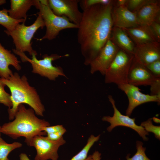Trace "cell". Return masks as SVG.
Returning a JSON list of instances; mask_svg holds the SVG:
<instances>
[{"mask_svg": "<svg viewBox=\"0 0 160 160\" xmlns=\"http://www.w3.org/2000/svg\"><path fill=\"white\" fill-rule=\"evenodd\" d=\"M153 120L155 122L157 123H159L160 122V119L155 117H153L152 118Z\"/></svg>", "mask_w": 160, "mask_h": 160, "instance_id": "cell-37", "label": "cell"}, {"mask_svg": "<svg viewBox=\"0 0 160 160\" xmlns=\"http://www.w3.org/2000/svg\"><path fill=\"white\" fill-rule=\"evenodd\" d=\"M35 113L32 108L27 109L23 104H20L13 121L1 126V133L15 139L24 137L25 142L36 135H46L43 129L49 126V123L44 119L39 118Z\"/></svg>", "mask_w": 160, "mask_h": 160, "instance_id": "cell-3", "label": "cell"}, {"mask_svg": "<svg viewBox=\"0 0 160 160\" xmlns=\"http://www.w3.org/2000/svg\"><path fill=\"white\" fill-rule=\"evenodd\" d=\"M152 30L156 36L158 41L160 40V24L156 22H154L150 26Z\"/></svg>", "mask_w": 160, "mask_h": 160, "instance_id": "cell-33", "label": "cell"}, {"mask_svg": "<svg viewBox=\"0 0 160 160\" xmlns=\"http://www.w3.org/2000/svg\"><path fill=\"white\" fill-rule=\"evenodd\" d=\"M114 2L95 5L83 10L77 39L86 65L90 64L110 39Z\"/></svg>", "mask_w": 160, "mask_h": 160, "instance_id": "cell-1", "label": "cell"}, {"mask_svg": "<svg viewBox=\"0 0 160 160\" xmlns=\"http://www.w3.org/2000/svg\"><path fill=\"white\" fill-rule=\"evenodd\" d=\"M22 146V144L19 142H15L12 143H8L0 136V159L7 158L12 151Z\"/></svg>", "mask_w": 160, "mask_h": 160, "instance_id": "cell-23", "label": "cell"}, {"mask_svg": "<svg viewBox=\"0 0 160 160\" xmlns=\"http://www.w3.org/2000/svg\"><path fill=\"white\" fill-rule=\"evenodd\" d=\"M160 12L159 1L151 0L135 13L140 25L150 26L155 22Z\"/></svg>", "mask_w": 160, "mask_h": 160, "instance_id": "cell-18", "label": "cell"}, {"mask_svg": "<svg viewBox=\"0 0 160 160\" xmlns=\"http://www.w3.org/2000/svg\"><path fill=\"white\" fill-rule=\"evenodd\" d=\"M0 79L9 88L11 93L12 106L8 109L9 120L14 119L18 106L23 103L30 106L36 114L43 116L44 106L36 89L30 85L25 75L20 77L18 73L15 72L7 79Z\"/></svg>", "mask_w": 160, "mask_h": 160, "instance_id": "cell-2", "label": "cell"}, {"mask_svg": "<svg viewBox=\"0 0 160 160\" xmlns=\"http://www.w3.org/2000/svg\"><path fill=\"white\" fill-rule=\"evenodd\" d=\"M12 50L15 54L20 57L23 62L30 63L32 68V72L33 73L39 74L51 80H55L59 76L66 77L62 68L60 66H53L52 62L61 57H68V54L63 55L57 54H52L49 55L45 54L43 56L42 59L38 60L36 57L37 53L33 54L31 59L24 52H19L14 49Z\"/></svg>", "mask_w": 160, "mask_h": 160, "instance_id": "cell-5", "label": "cell"}, {"mask_svg": "<svg viewBox=\"0 0 160 160\" xmlns=\"http://www.w3.org/2000/svg\"><path fill=\"white\" fill-rule=\"evenodd\" d=\"M38 16L34 22L31 25L26 26L25 22L17 24L12 31L4 32L12 38L16 51L21 52H28L32 55L37 53L32 47L31 41L35 33L39 28L42 29L45 24L40 15Z\"/></svg>", "mask_w": 160, "mask_h": 160, "instance_id": "cell-6", "label": "cell"}, {"mask_svg": "<svg viewBox=\"0 0 160 160\" xmlns=\"http://www.w3.org/2000/svg\"><path fill=\"white\" fill-rule=\"evenodd\" d=\"M143 143L140 141L136 142L137 152L132 157L127 156L126 160H151L145 153L146 148L143 146Z\"/></svg>", "mask_w": 160, "mask_h": 160, "instance_id": "cell-24", "label": "cell"}, {"mask_svg": "<svg viewBox=\"0 0 160 160\" xmlns=\"http://www.w3.org/2000/svg\"><path fill=\"white\" fill-rule=\"evenodd\" d=\"M152 74L156 78H160V59L145 65Z\"/></svg>", "mask_w": 160, "mask_h": 160, "instance_id": "cell-29", "label": "cell"}, {"mask_svg": "<svg viewBox=\"0 0 160 160\" xmlns=\"http://www.w3.org/2000/svg\"><path fill=\"white\" fill-rule=\"evenodd\" d=\"M113 1L111 0H80L79 4L83 10L87 8L98 4H108Z\"/></svg>", "mask_w": 160, "mask_h": 160, "instance_id": "cell-28", "label": "cell"}, {"mask_svg": "<svg viewBox=\"0 0 160 160\" xmlns=\"http://www.w3.org/2000/svg\"><path fill=\"white\" fill-rule=\"evenodd\" d=\"M6 2V1L5 0H0V5L5 4Z\"/></svg>", "mask_w": 160, "mask_h": 160, "instance_id": "cell-38", "label": "cell"}, {"mask_svg": "<svg viewBox=\"0 0 160 160\" xmlns=\"http://www.w3.org/2000/svg\"><path fill=\"white\" fill-rule=\"evenodd\" d=\"M133 57V55L119 49L104 75L105 83L117 85L127 83L128 74Z\"/></svg>", "mask_w": 160, "mask_h": 160, "instance_id": "cell-7", "label": "cell"}, {"mask_svg": "<svg viewBox=\"0 0 160 160\" xmlns=\"http://www.w3.org/2000/svg\"><path fill=\"white\" fill-rule=\"evenodd\" d=\"M66 132L65 129L56 132L51 133L47 134L48 138L52 140L56 141L59 140L63 137V135Z\"/></svg>", "mask_w": 160, "mask_h": 160, "instance_id": "cell-32", "label": "cell"}, {"mask_svg": "<svg viewBox=\"0 0 160 160\" xmlns=\"http://www.w3.org/2000/svg\"><path fill=\"white\" fill-rule=\"evenodd\" d=\"M35 7L39 10L37 14L40 15L46 27L45 35L38 40H52L56 38L62 30L78 28V25L71 22L66 17L55 14L48 6L47 0H37Z\"/></svg>", "mask_w": 160, "mask_h": 160, "instance_id": "cell-4", "label": "cell"}, {"mask_svg": "<svg viewBox=\"0 0 160 160\" xmlns=\"http://www.w3.org/2000/svg\"><path fill=\"white\" fill-rule=\"evenodd\" d=\"M133 56L136 61L145 66L160 59L159 42L136 45Z\"/></svg>", "mask_w": 160, "mask_h": 160, "instance_id": "cell-14", "label": "cell"}, {"mask_svg": "<svg viewBox=\"0 0 160 160\" xmlns=\"http://www.w3.org/2000/svg\"><path fill=\"white\" fill-rule=\"evenodd\" d=\"M123 29L127 33L136 45L159 42L150 26L140 25Z\"/></svg>", "mask_w": 160, "mask_h": 160, "instance_id": "cell-17", "label": "cell"}, {"mask_svg": "<svg viewBox=\"0 0 160 160\" xmlns=\"http://www.w3.org/2000/svg\"><path fill=\"white\" fill-rule=\"evenodd\" d=\"M5 85L0 79V103L11 108L12 103L11 99V95L7 93L4 89Z\"/></svg>", "mask_w": 160, "mask_h": 160, "instance_id": "cell-27", "label": "cell"}, {"mask_svg": "<svg viewBox=\"0 0 160 160\" xmlns=\"http://www.w3.org/2000/svg\"><path fill=\"white\" fill-rule=\"evenodd\" d=\"M118 86V88L127 95L129 101L128 107L126 110V115L131 116L134 109L137 106L148 102H157L160 103V95H153L142 93L136 86L128 83Z\"/></svg>", "mask_w": 160, "mask_h": 160, "instance_id": "cell-11", "label": "cell"}, {"mask_svg": "<svg viewBox=\"0 0 160 160\" xmlns=\"http://www.w3.org/2000/svg\"><path fill=\"white\" fill-rule=\"evenodd\" d=\"M110 39L119 49L133 55L136 45L123 29L113 27Z\"/></svg>", "mask_w": 160, "mask_h": 160, "instance_id": "cell-19", "label": "cell"}, {"mask_svg": "<svg viewBox=\"0 0 160 160\" xmlns=\"http://www.w3.org/2000/svg\"><path fill=\"white\" fill-rule=\"evenodd\" d=\"M101 154L99 152L96 151L92 155H90L87 157L85 160H100Z\"/></svg>", "mask_w": 160, "mask_h": 160, "instance_id": "cell-34", "label": "cell"}, {"mask_svg": "<svg viewBox=\"0 0 160 160\" xmlns=\"http://www.w3.org/2000/svg\"><path fill=\"white\" fill-rule=\"evenodd\" d=\"M20 62L13 54L5 48L0 43V77L7 79L12 74L9 66L12 65L17 71H20L21 67Z\"/></svg>", "mask_w": 160, "mask_h": 160, "instance_id": "cell-16", "label": "cell"}, {"mask_svg": "<svg viewBox=\"0 0 160 160\" xmlns=\"http://www.w3.org/2000/svg\"><path fill=\"white\" fill-rule=\"evenodd\" d=\"M127 0H118L114 1V6L117 7L126 6Z\"/></svg>", "mask_w": 160, "mask_h": 160, "instance_id": "cell-35", "label": "cell"}, {"mask_svg": "<svg viewBox=\"0 0 160 160\" xmlns=\"http://www.w3.org/2000/svg\"><path fill=\"white\" fill-rule=\"evenodd\" d=\"M25 142L28 145L35 148L36 154L35 160H57L59 148L66 141L63 137L59 140L53 141L47 137L37 135Z\"/></svg>", "mask_w": 160, "mask_h": 160, "instance_id": "cell-8", "label": "cell"}, {"mask_svg": "<svg viewBox=\"0 0 160 160\" xmlns=\"http://www.w3.org/2000/svg\"><path fill=\"white\" fill-rule=\"evenodd\" d=\"M109 101L111 103L114 111L112 116H105L102 118V120L109 122L110 125L107 128V130L111 132L115 127L118 126H123L132 129L136 131L145 141L148 138L146 136L148 133L141 126L137 125L135 123V119L131 118L129 116L122 114L117 108L115 101L111 95L108 96Z\"/></svg>", "mask_w": 160, "mask_h": 160, "instance_id": "cell-9", "label": "cell"}, {"mask_svg": "<svg viewBox=\"0 0 160 160\" xmlns=\"http://www.w3.org/2000/svg\"><path fill=\"white\" fill-rule=\"evenodd\" d=\"M119 49L110 39L108 40L89 65L91 73L99 71L104 76Z\"/></svg>", "mask_w": 160, "mask_h": 160, "instance_id": "cell-12", "label": "cell"}, {"mask_svg": "<svg viewBox=\"0 0 160 160\" xmlns=\"http://www.w3.org/2000/svg\"><path fill=\"white\" fill-rule=\"evenodd\" d=\"M65 128L62 125H57L53 126H47L44 128L43 131L45 132L47 135L48 134L57 132Z\"/></svg>", "mask_w": 160, "mask_h": 160, "instance_id": "cell-31", "label": "cell"}, {"mask_svg": "<svg viewBox=\"0 0 160 160\" xmlns=\"http://www.w3.org/2000/svg\"><path fill=\"white\" fill-rule=\"evenodd\" d=\"M79 0H48V5L53 13L59 16L66 17L71 23L78 25L82 13L79 9Z\"/></svg>", "mask_w": 160, "mask_h": 160, "instance_id": "cell-10", "label": "cell"}, {"mask_svg": "<svg viewBox=\"0 0 160 160\" xmlns=\"http://www.w3.org/2000/svg\"><path fill=\"white\" fill-rule=\"evenodd\" d=\"M1 126L0 125V136H1Z\"/></svg>", "mask_w": 160, "mask_h": 160, "instance_id": "cell-40", "label": "cell"}, {"mask_svg": "<svg viewBox=\"0 0 160 160\" xmlns=\"http://www.w3.org/2000/svg\"><path fill=\"white\" fill-rule=\"evenodd\" d=\"M112 16L113 27L124 29L140 25L136 13L130 11L126 6H113Z\"/></svg>", "mask_w": 160, "mask_h": 160, "instance_id": "cell-15", "label": "cell"}, {"mask_svg": "<svg viewBox=\"0 0 160 160\" xmlns=\"http://www.w3.org/2000/svg\"><path fill=\"white\" fill-rule=\"evenodd\" d=\"M20 160H30L25 153H21L20 155Z\"/></svg>", "mask_w": 160, "mask_h": 160, "instance_id": "cell-36", "label": "cell"}, {"mask_svg": "<svg viewBox=\"0 0 160 160\" xmlns=\"http://www.w3.org/2000/svg\"><path fill=\"white\" fill-rule=\"evenodd\" d=\"M100 135L95 136L91 135L89 137L87 143L82 149L70 160H85L87 157L88 152L94 143L100 138Z\"/></svg>", "mask_w": 160, "mask_h": 160, "instance_id": "cell-22", "label": "cell"}, {"mask_svg": "<svg viewBox=\"0 0 160 160\" xmlns=\"http://www.w3.org/2000/svg\"><path fill=\"white\" fill-rule=\"evenodd\" d=\"M151 0H127L126 6L130 11L136 12Z\"/></svg>", "mask_w": 160, "mask_h": 160, "instance_id": "cell-26", "label": "cell"}, {"mask_svg": "<svg viewBox=\"0 0 160 160\" xmlns=\"http://www.w3.org/2000/svg\"><path fill=\"white\" fill-rule=\"evenodd\" d=\"M145 66L139 63L134 58L127 76V83L138 86H150L156 79Z\"/></svg>", "mask_w": 160, "mask_h": 160, "instance_id": "cell-13", "label": "cell"}, {"mask_svg": "<svg viewBox=\"0 0 160 160\" xmlns=\"http://www.w3.org/2000/svg\"><path fill=\"white\" fill-rule=\"evenodd\" d=\"M0 160H9V159L7 157L4 159H0Z\"/></svg>", "mask_w": 160, "mask_h": 160, "instance_id": "cell-39", "label": "cell"}, {"mask_svg": "<svg viewBox=\"0 0 160 160\" xmlns=\"http://www.w3.org/2000/svg\"><path fill=\"white\" fill-rule=\"evenodd\" d=\"M26 20H16L13 19L9 15L8 10L4 8L0 10V25L6 29V31H11L18 24L25 22Z\"/></svg>", "mask_w": 160, "mask_h": 160, "instance_id": "cell-21", "label": "cell"}, {"mask_svg": "<svg viewBox=\"0 0 160 160\" xmlns=\"http://www.w3.org/2000/svg\"><path fill=\"white\" fill-rule=\"evenodd\" d=\"M140 126L148 132L153 133L155 137L159 140H160V126L153 125L152 123L151 118H149L147 120L142 122Z\"/></svg>", "mask_w": 160, "mask_h": 160, "instance_id": "cell-25", "label": "cell"}, {"mask_svg": "<svg viewBox=\"0 0 160 160\" xmlns=\"http://www.w3.org/2000/svg\"><path fill=\"white\" fill-rule=\"evenodd\" d=\"M150 95H160V78H158L150 85Z\"/></svg>", "mask_w": 160, "mask_h": 160, "instance_id": "cell-30", "label": "cell"}, {"mask_svg": "<svg viewBox=\"0 0 160 160\" xmlns=\"http://www.w3.org/2000/svg\"><path fill=\"white\" fill-rule=\"evenodd\" d=\"M37 0H11L10 8L8 10L9 16L16 20H26L27 13Z\"/></svg>", "mask_w": 160, "mask_h": 160, "instance_id": "cell-20", "label": "cell"}]
</instances>
